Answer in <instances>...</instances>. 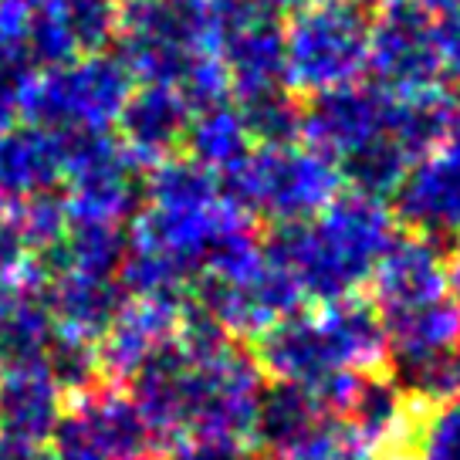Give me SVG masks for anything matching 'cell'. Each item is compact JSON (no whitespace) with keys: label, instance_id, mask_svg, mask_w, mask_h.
Instances as JSON below:
<instances>
[{"label":"cell","instance_id":"obj_1","mask_svg":"<svg viewBox=\"0 0 460 460\" xmlns=\"http://www.w3.org/2000/svg\"><path fill=\"white\" fill-rule=\"evenodd\" d=\"M396 237V217L376 197L342 193L315 217L274 224L264 254L291 274L302 298L322 305L352 298Z\"/></svg>","mask_w":460,"mask_h":460},{"label":"cell","instance_id":"obj_2","mask_svg":"<svg viewBox=\"0 0 460 460\" xmlns=\"http://www.w3.org/2000/svg\"><path fill=\"white\" fill-rule=\"evenodd\" d=\"M119 61L143 85L176 88L190 65L220 51L214 0H119Z\"/></svg>","mask_w":460,"mask_h":460},{"label":"cell","instance_id":"obj_3","mask_svg":"<svg viewBox=\"0 0 460 460\" xmlns=\"http://www.w3.org/2000/svg\"><path fill=\"white\" fill-rule=\"evenodd\" d=\"M339 166L315 149H251L234 170L224 172V200L247 217L274 224L312 220L339 197Z\"/></svg>","mask_w":460,"mask_h":460},{"label":"cell","instance_id":"obj_4","mask_svg":"<svg viewBox=\"0 0 460 460\" xmlns=\"http://www.w3.org/2000/svg\"><path fill=\"white\" fill-rule=\"evenodd\" d=\"M132 82L136 78L119 55H82L68 65L44 68L21 102V112L31 119V126L58 136L109 132L129 102Z\"/></svg>","mask_w":460,"mask_h":460},{"label":"cell","instance_id":"obj_5","mask_svg":"<svg viewBox=\"0 0 460 460\" xmlns=\"http://www.w3.org/2000/svg\"><path fill=\"white\" fill-rule=\"evenodd\" d=\"M369 58V14L359 0H322L298 7L285 28L288 85L325 92L352 85Z\"/></svg>","mask_w":460,"mask_h":460},{"label":"cell","instance_id":"obj_6","mask_svg":"<svg viewBox=\"0 0 460 460\" xmlns=\"http://www.w3.org/2000/svg\"><path fill=\"white\" fill-rule=\"evenodd\" d=\"M264 389L258 359L227 342L207 359H187L183 376V444H244Z\"/></svg>","mask_w":460,"mask_h":460},{"label":"cell","instance_id":"obj_7","mask_svg":"<svg viewBox=\"0 0 460 460\" xmlns=\"http://www.w3.org/2000/svg\"><path fill=\"white\" fill-rule=\"evenodd\" d=\"M65 176L72 193L65 197L72 220H95L122 227L139 214L146 183L139 176V159L109 132H72L61 136Z\"/></svg>","mask_w":460,"mask_h":460},{"label":"cell","instance_id":"obj_8","mask_svg":"<svg viewBox=\"0 0 460 460\" xmlns=\"http://www.w3.org/2000/svg\"><path fill=\"white\" fill-rule=\"evenodd\" d=\"M376 88L389 99L417 95L440 85V61L433 44V14L420 0H386L369 21V58Z\"/></svg>","mask_w":460,"mask_h":460},{"label":"cell","instance_id":"obj_9","mask_svg":"<svg viewBox=\"0 0 460 460\" xmlns=\"http://www.w3.org/2000/svg\"><path fill=\"white\" fill-rule=\"evenodd\" d=\"M220 14V65L230 92L258 95L288 88L285 68V7L278 0H230L217 4Z\"/></svg>","mask_w":460,"mask_h":460},{"label":"cell","instance_id":"obj_10","mask_svg":"<svg viewBox=\"0 0 460 460\" xmlns=\"http://www.w3.org/2000/svg\"><path fill=\"white\" fill-rule=\"evenodd\" d=\"M193 302L210 312L227 335H264L281 318L298 312L302 291L285 268L264 254L261 264L234 278L203 274Z\"/></svg>","mask_w":460,"mask_h":460},{"label":"cell","instance_id":"obj_11","mask_svg":"<svg viewBox=\"0 0 460 460\" xmlns=\"http://www.w3.org/2000/svg\"><path fill=\"white\" fill-rule=\"evenodd\" d=\"M389 95L376 85H335L312 92L302 105V139L329 159H342L352 149L373 143L386 132Z\"/></svg>","mask_w":460,"mask_h":460},{"label":"cell","instance_id":"obj_12","mask_svg":"<svg viewBox=\"0 0 460 460\" xmlns=\"http://www.w3.org/2000/svg\"><path fill=\"white\" fill-rule=\"evenodd\" d=\"M393 200L396 217L413 234L433 241L460 234V139L413 159Z\"/></svg>","mask_w":460,"mask_h":460},{"label":"cell","instance_id":"obj_13","mask_svg":"<svg viewBox=\"0 0 460 460\" xmlns=\"http://www.w3.org/2000/svg\"><path fill=\"white\" fill-rule=\"evenodd\" d=\"M369 285L383 315H396L406 308L447 298L450 288H447V261L440 241L423 234H406V237L396 234L376 264Z\"/></svg>","mask_w":460,"mask_h":460},{"label":"cell","instance_id":"obj_14","mask_svg":"<svg viewBox=\"0 0 460 460\" xmlns=\"http://www.w3.org/2000/svg\"><path fill=\"white\" fill-rule=\"evenodd\" d=\"M254 359L261 373H268L274 383H295L302 389L318 386L332 373H349L339 366L322 315H302V312L281 318L264 335H258Z\"/></svg>","mask_w":460,"mask_h":460},{"label":"cell","instance_id":"obj_15","mask_svg":"<svg viewBox=\"0 0 460 460\" xmlns=\"http://www.w3.org/2000/svg\"><path fill=\"white\" fill-rule=\"evenodd\" d=\"M193 109L187 99L170 85H143L132 88L129 102L119 112L122 146L139 163L156 166L159 159L176 156V149L187 143Z\"/></svg>","mask_w":460,"mask_h":460},{"label":"cell","instance_id":"obj_16","mask_svg":"<svg viewBox=\"0 0 460 460\" xmlns=\"http://www.w3.org/2000/svg\"><path fill=\"white\" fill-rule=\"evenodd\" d=\"M65 417L61 389L51 379L44 359L11 362L0 369V433L44 447Z\"/></svg>","mask_w":460,"mask_h":460},{"label":"cell","instance_id":"obj_17","mask_svg":"<svg viewBox=\"0 0 460 460\" xmlns=\"http://www.w3.org/2000/svg\"><path fill=\"white\" fill-rule=\"evenodd\" d=\"M65 176L61 136L41 126L0 132V210L14 214L28 200L51 193Z\"/></svg>","mask_w":460,"mask_h":460},{"label":"cell","instance_id":"obj_18","mask_svg":"<svg viewBox=\"0 0 460 460\" xmlns=\"http://www.w3.org/2000/svg\"><path fill=\"white\" fill-rule=\"evenodd\" d=\"M72 417L82 423L88 440L99 447L105 460H159L163 444L149 430L136 402L119 389L99 386L88 396H78Z\"/></svg>","mask_w":460,"mask_h":460},{"label":"cell","instance_id":"obj_19","mask_svg":"<svg viewBox=\"0 0 460 460\" xmlns=\"http://www.w3.org/2000/svg\"><path fill=\"white\" fill-rule=\"evenodd\" d=\"M183 305H170V302L126 305L119 312V318L105 329V335H102V345H99L102 376L112 379V383L132 379L159 345L172 342V332H176Z\"/></svg>","mask_w":460,"mask_h":460},{"label":"cell","instance_id":"obj_20","mask_svg":"<svg viewBox=\"0 0 460 460\" xmlns=\"http://www.w3.org/2000/svg\"><path fill=\"white\" fill-rule=\"evenodd\" d=\"M48 302L58 332L78 339H102L119 312L129 305L119 278H95V274H58L48 281Z\"/></svg>","mask_w":460,"mask_h":460},{"label":"cell","instance_id":"obj_21","mask_svg":"<svg viewBox=\"0 0 460 460\" xmlns=\"http://www.w3.org/2000/svg\"><path fill=\"white\" fill-rule=\"evenodd\" d=\"M55 329L48 281L34 268L28 278H21L11 288L7 302L0 308V366L44 359V349L55 339Z\"/></svg>","mask_w":460,"mask_h":460},{"label":"cell","instance_id":"obj_22","mask_svg":"<svg viewBox=\"0 0 460 460\" xmlns=\"http://www.w3.org/2000/svg\"><path fill=\"white\" fill-rule=\"evenodd\" d=\"M129 251L126 230L115 224H95V220H72L65 237L51 251L34 254V268L44 281L58 274H95V278H115L119 264Z\"/></svg>","mask_w":460,"mask_h":460},{"label":"cell","instance_id":"obj_23","mask_svg":"<svg viewBox=\"0 0 460 460\" xmlns=\"http://www.w3.org/2000/svg\"><path fill=\"white\" fill-rule=\"evenodd\" d=\"M322 423L312 393L295 383H264L254 410V427L251 440L258 444L261 454L281 457L295 444H302L308 433Z\"/></svg>","mask_w":460,"mask_h":460},{"label":"cell","instance_id":"obj_24","mask_svg":"<svg viewBox=\"0 0 460 460\" xmlns=\"http://www.w3.org/2000/svg\"><path fill=\"white\" fill-rule=\"evenodd\" d=\"M383 325H386L389 362L423 359L460 345V302L437 298L430 305L383 315Z\"/></svg>","mask_w":460,"mask_h":460},{"label":"cell","instance_id":"obj_25","mask_svg":"<svg viewBox=\"0 0 460 460\" xmlns=\"http://www.w3.org/2000/svg\"><path fill=\"white\" fill-rule=\"evenodd\" d=\"M349 430L362 440V447L376 454V450H396L410 437V410H406V396H402L393 379L383 376H362L356 400L345 413Z\"/></svg>","mask_w":460,"mask_h":460},{"label":"cell","instance_id":"obj_26","mask_svg":"<svg viewBox=\"0 0 460 460\" xmlns=\"http://www.w3.org/2000/svg\"><path fill=\"white\" fill-rule=\"evenodd\" d=\"M386 132L406 149L410 159L427 156L430 149L444 146L454 132V102L440 85L417 95L389 99Z\"/></svg>","mask_w":460,"mask_h":460},{"label":"cell","instance_id":"obj_27","mask_svg":"<svg viewBox=\"0 0 460 460\" xmlns=\"http://www.w3.org/2000/svg\"><path fill=\"white\" fill-rule=\"evenodd\" d=\"M146 200L153 210H203L224 200L220 176L214 170L200 166L193 156H170L159 159L146 176Z\"/></svg>","mask_w":460,"mask_h":460},{"label":"cell","instance_id":"obj_28","mask_svg":"<svg viewBox=\"0 0 460 460\" xmlns=\"http://www.w3.org/2000/svg\"><path fill=\"white\" fill-rule=\"evenodd\" d=\"M187 146H190V156L214 172L234 170V166L251 153L244 119H241V112H237L234 105H227V102L193 112L190 132H187Z\"/></svg>","mask_w":460,"mask_h":460},{"label":"cell","instance_id":"obj_29","mask_svg":"<svg viewBox=\"0 0 460 460\" xmlns=\"http://www.w3.org/2000/svg\"><path fill=\"white\" fill-rule=\"evenodd\" d=\"M410 163L413 159L406 156V149L389 132H383V136H376L373 143L352 149L335 166H339V176L352 187V193L383 200L389 193H396V187H400L406 170H410Z\"/></svg>","mask_w":460,"mask_h":460},{"label":"cell","instance_id":"obj_30","mask_svg":"<svg viewBox=\"0 0 460 460\" xmlns=\"http://www.w3.org/2000/svg\"><path fill=\"white\" fill-rule=\"evenodd\" d=\"M237 112L244 119L247 139L258 149H285V146H298L302 139V102L288 88L244 95Z\"/></svg>","mask_w":460,"mask_h":460},{"label":"cell","instance_id":"obj_31","mask_svg":"<svg viewBox=\"0 0 460 460\" xmlns=\"http://www.w3.org/2000/svg\"><path fill=\"white\" fill-rule=\"evenodd\" d=\"M393 383L406 400L444 406L460 400V345L423 359L393 362Z\"/></svg>","mask_w":460,"mask_h":460},{"label":"cell","instance_id":"obj_32","mask_svg":"<svg viewBox=\"0 0 460 460\" xmlns=\"http://www.w3.org/2000/svg\"><path fill=\"white\" fill-rule=\"evenodd\" d=\"M78 58L99 55L119 34V0H48Z\"/></svg>","mask_w":460,"mask_h":460},{"label":"cell","instance_id":"obj_33","mask_svg":"<svg viewBox=\"0 0 460 460\" xmlns=\"http://www.w3.org/2000/svg\"><path fill=\"white\" fill-rule=\"evenodd\" d=\"M44 366L51 379L58 383L61 393H72L75 400L78 396H88L99 386H105L102 379V362H99V349L88 342V339H78V335H65L58 332L51 345L44 349Z\"/></svg>","mask_w":460,"mask_h":460},{"label":"cell","instance_id":"obj_34","mask_svg":"<svg viewBox=\"0 0 460 460\" xmlns=\"http://www.w3.org/2000/svg\"><path fill=\"white\" fill-rule=\"evenodd\" d=\"M11 217L17 220V227H21V234H24V241H28V247L34 254L51 251V247L65 237L68 224H72L68 203H65V197H58L55 190L34 197V200H28L24 207H17Z\"/></svg>","mask_w":460,"mask_h":460},{"label":"cell","instance_id":"obj_35","mask_svg":"<svg viewBox=\"0 0 460 460\" xmlns=\"http://www.w3.org/2000/svg\"><path fill=\"white\" fill-rule=\"evenodd\" d=\"M413 460H460V400L430 406L413 430Z\"/></svg>","mask_w":460,"mask_h":460},{"label":"cell","instance_id":"obj_36","mask_svg":"<svg viewBox=\"0 0 460 460\" xmlns=\"http://www.w3.org/2000/svg\"><path fill=\"white\" fill-rule=\"evenodd\" d=\"M369 450L362 447V440L349 430L345 420H322L315 430L305 437L302 444H295L288 454L274 460H366Z\"/></svg>","mask_w":460,"mask_h":460},{"label":"cell","instance_id":"obj_37","mask_svg":"<svg viewBox=\"0 0 460 460\" xmlns=\"http://www.w3.org/2000/svg\"><path fill=\"white\" fill-rule=\"evenodd\" d=\"M31 271H34V251L28 247L14 217H0V281L17 285Z\"/></svg>","mask_w":460,"mask_h":460},{"label":"cell","instance_id":"obj_38","mask_svg":"<svg viewBox=\"0 0 460 460\" xmlns=\"http://www.w3.org/2000/svg\"><path fill=\"white\" fill-rule=\"evenodd\" d=\"M433 44L440 72L460 82V11H447L440 21H433Z\"/></svg>","mask_w":460,"mask_h":460},{"label":"cell","instance_id":"obj_39","mask_svg":"<svg viewBox=\"0 0 460 460\" xmlns=\"http://www.w3.org/2000/svg\"><path fill=\"white\" fill-rule=\"evenodd\" d=\"M172 460H264L261 454L247 450L244 444H207V440H187L176 447Z\"/></svg>","mask_w":460,"mask_h":460},{"label":"cell","instance_id":"obj_40","mask_svg":"<svg viewBox=\"0 0 460 460\" xmlns=\"http://www.w3.org/2000/svg\"><path fill=\"white\" fill-rule=\"evenodd\" d=\"M41 447H31L24 440H14V437H4L0 433V460H41Z\"/></svg>","mask_w":460,"mask_h":460},{"label":"cell","instance_id":"obj_41","mask_svg":"<svg viewBox=\"0 0 460 460\" xmlns=\"http://www.w3.org/2000/svg\"><path fill=\"white\" fill-rule=\"evenodd\" d=\"M444 261H447V288L454 295H460V241L450 247V254H444Z\"/></svg>","mask_w":460,"mask_h":460},{"label":"cell","instance_id":"obj_42","mask_svg":"<svg viewBox=\"0 0 460 460\" xmlns=\"http://www.w3.org/2000/svg\"><path fill=\"white\" fill-rule=\"evenodd\" d=\"M430 14H447V11H460V0H420Z\"/></svg>","mask_w":460,"mask_h":460},{"label":"cell","instance_id":"obj_43","mask_svg":"<svg viewBox=\"0 0 460 460\" xmlns=\"http://www.w3.org/2000/svg\"><path fill=\"white\" fill-rule=\"evenodd\" d=\"M366 460H410V457H402L400 450H376V454H369Z\"/></svg>","mask_w":460,"mask_h":460},{"label":"cell","instance_id":"obj_44","mask_svg":"<svg viewBox=\"0 0 460 460\" xmlns=\"http://www.w3.org/2000/svg\"><path fill=\"white\" fill-rule=\"evenodd\" d=\"M450 139H460V102L454 105V136Z\"/></svg>","mask_w":460,"mask_h":460},{"label":"cell","instance_id":"obj_45","mask_svg":"<svg viewBox=\"0 0 460 460\" xmlns=\"http://www.w3.org/2000/svg\"><path fill=\"white\" fill-rule=\"evenodd\" d=\"M11 281H0V308H4V302H7V295H11Z\"/></svg>","mask_w":460,"mask_h":460},{"label":"cell","instance_id":"obj_46","mask_svg":"<svg viewBox=\"0 0 460 460\" xmlns=\"http://www.w3.org/2000/svg\"><path fill=\"white\" fill-rule=\"evenodd\" d=\"M281 7H288V4H295V7H308V4H322V0H278Z\"/></svg>","mask_w":460,"mask_h":460},{"label":"cell","instance_id":"obj_47","mask_svg":"<svg viewBox=\"0 0 460 460\" xmlns=\"http://www.w3.org/2000/svg\"><path fill=\"white\" fill-rule=\"evenodd\" d=\"M7 119H11V115H7V112H0V132H4V126H7Z\"/></svg>","mask_w":460,"mask_h":460},{"label":"cell","instance_id":"obj_48","mask_svg":"<svg viewBox=\"0 0 460 460\" xmlns=\"http://www.w3.org/2000/svg\"><path fill=\"white\" fill-rule=\"evenodd\" d=\"M359 4H386V0H359Z\"/></svg>","mask_w":460,"mask_h":460},{"label":"cell","instance_id":"obj_49","mask_svg":"<svg viewBox=\"0 0 460 460\" xmlns=\"http://www.w3.org/2000/svg\"><path fill=\"white\" fill-rule=\"evenodd\" d=\"M214 4H230V0H214Z\"/></svg>","mask_w":460,"mask_h":460},{"label":"cell","instance_id":"obj_50","mask_svg":"<svg viewBox=\"0 0 460 460\" xmlns=\"http://www.w3.org/2000/svg\"><path fill=\"white\" fill-rule=\"evenodd\" d=\"M41 460H51V454H48V457H41Z\"/></svg>","mask_w":460,"mask_h":460},{"label":"cell","instance_id":"obj_51","mask_svg":"<svg viewBox=\"0 0 460 460\" xmlns=\"http://www.w3.org/2000/svg\"><path fill=\"white\" fill-rule=\"evenodd\" d=\"M24 4H34V0H24Z\"/></svg>","mask_w":460,"mask_h":460}]
</instances>
